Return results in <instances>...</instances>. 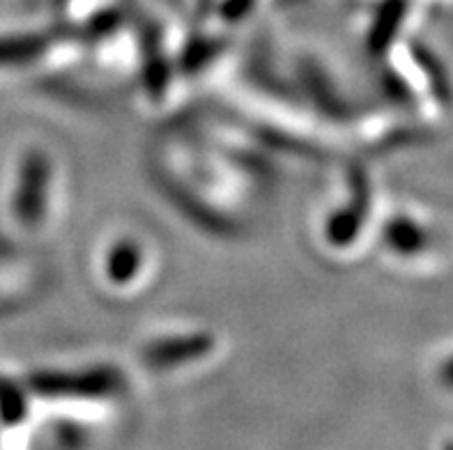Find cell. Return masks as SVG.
Segmentation results:
<instances>
[{"label": "cell", "instance_id": "obj_2", "mask_svg": "<svg viewBox=\"0 0 453 450\" xmlns=\"http://www.w3.org/2000/svg\"><path fill=\"white\" fill-rule=\"evenodd\" d=\"M447 450H453V444H449V446H447Z\"/></svg>", "mask_w": 453, "mask_h": 450}, {"label": "cell", "instance_id": "obj_1", "mask_svg": "<svg viewBox=\"0 0 453 450\" xmlns=\"http://www.w3.org/2000/svg\"><path fill=\"white\" fill-rule=\"evenodd\" d=\"M442 382H447L449 386H453V359L449 361L447 365H444V370H442Z\"/></svg>", "mask_w": 453, "mask_h": 450}]
</instances>
